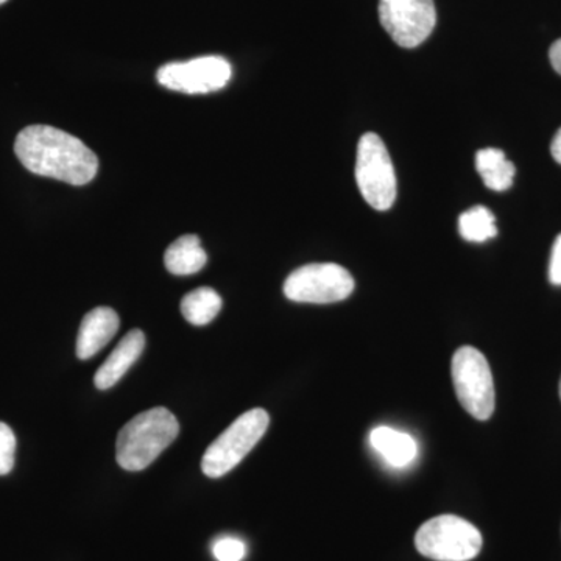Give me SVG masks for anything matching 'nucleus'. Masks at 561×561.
Segmentation results:
<instances>
[{"label": "nucleus", "mask_w": 561, "mask_h": 561, "mask_svg": "<svg viewBox=\"0 0 561 561\" xmlns=\"http://www.w3.org/2000/svg\"><path fill=\"white\" fill-rule=\"evenodd\" d=\"M14 153L27 171L65 181L73 186L91 183L98 175L94 151L76 136L49 127L31 125L18 135Z\"/></svg>", "instance_id": "f257e3e1"}, {"label": "nucleus", "mask_w": 561, "mask_h": 561, "mask_svg": "<svg viewBox=\"0 0 561 561\" xmlns=\"http://www.w3.org/2000/svg\"><path fill=\"white\" fill-rule=\"evenodd\" d=\"M179 432V420L165 408L139 413L117 435V463L127 471L146 470L175 442Z\"/></svg>", "instance_id": "f03ea898"}, {"label": "nucleus", "mask_w": 561, "mask_h": 561, "mask_svg": "<svg viewBox=\"0 0 561 561\" xmlns=\"http://www.w3.org/2000/svg\"><path fill=\"white\" fill-rule=\"evenodd\" d=\"M271 424V416L264 409H251L242 413L227 431L210 443L202 460V470L210 479L228 474L232 468L251 453L260 443Z\"/></svg>", "instance_id": "7ed1b4c3"}, {"label": "nucleus", "mask_w": 561, "mask_h": 561, "mask_svg": "<svg viewBox=\"0 0 561 561\" xmlns=\"http://www.w3.org/2000/svg\"><path fill=\"white\" fill-rule=\"evenodd\" d=\"M421 556L435 561H470L482 549V534L474 524L454 515L424 523L415 535Z\"/></svg>", "instance_id": "20e7f679"}, {"label": "nucleus", "mask_w": 561, "mask_h": 561, "mask_svg": "<svg viewBox=\"0 0 561 561\" xmlns=\"http://www.w3.org/2000/svg\"><path fill=\"white\" fill-rule=\"evenodd\" d=\"M453 382L465 411L476 420L486 421L496 405L493 375L481 351L461 346L453 357Z\"/></svg>", "instance_id": "39448f33"}, {"label": "nucleus", "mask_w": 561, "mask_h": 561, "mask_svg": "<svg viewBox=\"0 0 561 561\" xmlns=\"http://www.w3.org/2000/svg\"><path fill=\"white\" fill-rule=\"evenodd\" d=\"M356 181L362 197L376 210L390 209L397 201L393 162L375 133H365L357 146Z\"/></svg>", "instance_id": "423d86ee"}, {"label": "nucleus", "mask_w": 561, "mask_h": 561, "mask_svg": "<svg viewBox=\"0 0 561 561\" xmlns=\"http://www.w3.org/2000/svg\"><path fill=\"white\" fill-rule=\"evenodd\" d=\"M354 290V279L342 265L309 264L291 272L284 283V295L295 302L331 305L343 301Z\"/></svg>", "instance_id": "0eeeda50"}, {"label": "nucleus", "mask_w": 561, "mask_h": 561, "mask_svg": "<svg viewBox=\"0 0 561 561\" xmlns=\"http://www.w3.org/2000/svg\"><path fill=\"white\" fill-rule=\"evenodd\" d=\"M383 31L404 49L419 47L437 24L434 0H379Z\"/></svg>", "instance_id": "6e6552de"}, {"label": "nucleus", "mask_w": 561, "mask_h": 561, "mask_svg": "<svg viewBox=\"0 0 561 561\" xmlns=\"http://www.w3.org/2000/svg\"><path fill=\"white\" fill-rule=\"evenodd\" d=\"M230 62L221 57H202L169 62L158 70V81L168 90L184 94H209L224 90L231 80Z\"/></svg>", "instance_id": "1a4fd4ad"}, {"label": "nucleus", "mask_w": 561, "mask_h": 561, "mask_svg": "<svg viewBox=\"0 0 561 561\" xmlns=\"http://www.w3.org/2000/svg\"><path fill=\"white\" fill-rule=\"evenodd\" d=\"M119 316L110 308H95L83 317L77 337V357L91 359L105 348L119 331Z\"/></svg>", "instance_id": "9d476101"}, {"label": "nucleus", "mask_w": 561, "mask_h": 561, "mask_svg": "<svg viewBox=\"0 0 561 561\" xmlns=\"http://www.w3.org/2000/svg\"><path fill=\"white\" fill-rule=\"evenodd\" d=\"M146 348V335L140 330H131L119 342V345L110 354L108 359L103 362L101 368L94 376V383L99 390H108L127 375L136 360L139 359Z\"/></svg>", "instance_id": "9b49d317"}, {"label": "nucleus", "mask_w": 561, "mask_h": 561, "mask_svg": "<svg viewBox=\"0 0 561 561\" xmlns=\"http://www.w3.org/2000/svg\"><path fill=\"white\" fill-rule=\"evenodd\" d=\"M370 443L373 448L381 454L383 460L394 468L408 467L419 454L415 438L405 432L394 431L387 426L373 430Z\"/></svg>", "instance_id": "f8f14e48"}, {"label": "nucleus", "mask_w": 561, "mask_h": 561, "mask_svg": "<svg viewBox=\"0 0 561 561\" xmlns=\"http://www.w3.org/2000/svg\"><path fill=\"white\" fill-rule=\"evenodd\" d=\"M208 262L202 249L201 238L195 234L181 236L164 254L165 268L173 275L186 276L201 272Z\"/></svg>", "instance_id": "ddd939ff"}, {"label": "nucleus", "mask_w": 561, "mask_h": 561, "mask_svg": "<svg viewBox=\"0 0 561 561\" xmlns=\"http://www.w3.org/2000/svg\"><path fill=\"white\" fill-rule=\"evenodd\" d=\"M476 169L491 191L502 192L511 190L515 180V164L507 160L504 151L500 149H482L476 154Z\"/></svg>", "instance_id": "4468645a"}, {"label": "nucleus", "mask_w": 561, "mask_h": 561, "mask_svg": "<svg viewBox=\"0 0 561 561\" xmlns=\"http://www.w3.org/2000/svg\"><path fill=\"white\" fill-rule=\"evenodd\" d=\"M221 309V298L210 287H198L181 301V313L195 327H205L216 319Z\"/></svg>", "instance_id": "2eb2a0df"}, {"label": "nucleus", "mask_w": 561, "mask_h": 561, "mask_svg": "<svg viewBox=\"0 0 561 561\" xmlns=\"http://www.w3.org/2000/svg\"><path fill=\"white\" fill-rule=\"evenodd\" d=\"M461 238L468 242L482 243L496 238V217L485 206H474L465 210L459 219Z\"/></svg>", "instance_id": "dca6fc26"}, {"label": "nucleus", "mask_w": 561, "mask_h": 561, "mask_svg": "<svg viewBox=\"0 0 561 561\" xmlns=\"http://www.w3.org/2000/svg\"><path fill=\"white\" fill-rule=\"evenodd\" d=\"M16 437L9 424L0 423V476L10 474L14 467Z\"/></svg>", "instance_id": "f3484780"}, {"label": "nucleus", "mask_w": 561, "mask_h": 561, "mask_svg": "<svg viewBox=\"0 0 561 561\" xmlns=\"http://www.w3.org/2000/svg\"><path fill=\"white\" fill-rule=\"evenodd\" d=\"M213 553L217 561H242L247 546L239 538L225 537L214 542Z\"/></svg>", "instance_id": "a211bd4d"}, {"label": "nucleus", "mask_w": 561, "mask_h": 561, "mask_svg": "<svg viewBox=\"0 0 561 561\" xmlns=\"http://www.w3.org/2000/svg\"><path fill=\"white\" fill-rule=\"evenodd\" d=\"M549 280L553 286H561V234L557 236L556 242H553L551 264H549Z\"/></svg>", "instance_id": "6ab92c4d"}, {"label": "nucleus", "mask_w": 561, "mask_h": 561, "mask_svg": "<svg viewBox=\"0 0 561 561\" xmlns=\"http://www.w3.org/2000/svg\"><path fill=\"white\" fill-rule=\"evenodd\" d=\"M549 60H551L552 68L561 76V39L552 44L549 50Z\"/></svg>", "instance_id": "aec40b11"}, {"label": "nucleus", "mask_w": 561, "mask_h": 561, "mask_svg": "<svg viewBox=\"0 0 561 561\" xmlns=\"http://www.w3.org/2000/svg\"><path fill=\"white\" fill-rule=\"evenodd\" d=\"M551 154L553 160L561 164V128L556 133L551 142Z\"/></svg>", "instance_id": "412c9836"}, {"label": "nucleus", "mask_w": 561, "mask_h": 561, "mask_svg": "<svg viewBox=\"0 0 561 561\" xmlns=\"http://www.w3.org/2000/svg\"><path fill=\"white\" fill-rule=\"evenodd\" d=\"M7 0H0V5H2V3H5Z\"/></svg>", "instance_id": "4be33fe9"}, {"label": "nucleus", "mask_w": 561, "mask_h": 561, "mask_svg": "<svg viewBox=\"0 0 561 561\" xmlns=\"http://www.w3.org/2000/svg\"><path fill=\"white\" fill-rule=\"evenodd\" d=\"M560 398H561V379H560Z\"/></svg>", "instance_id": "5701e85b"}]
</instances>
